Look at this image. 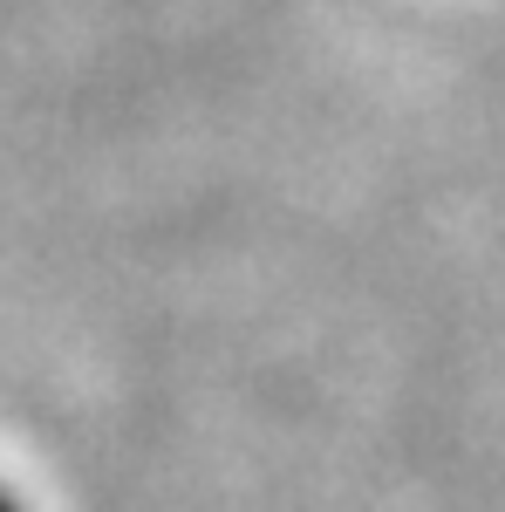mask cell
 Returning <instances> with one entry per match:
<instances>
[{"label":"cell","mask_w":505,"mask_h":512,"mask_svg":"<svg viewBox=\"0 0 505 512\" xmlns=\"http://www.w3.org/2000/svg\"><path fill=\"white\" fill-rule=\"evenodd\" d=\"M0 512H21V499H14V492H7V485H0Z\"/></svg>","instance_id":"cell-1"}]
</instances>
